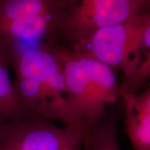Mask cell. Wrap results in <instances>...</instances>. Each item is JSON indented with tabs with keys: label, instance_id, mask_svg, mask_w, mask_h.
<instances>
[{
	"label": "cell",
	"instance_id": "1",
	"mask_svg": "<svg viewBox=\"0 0 150 150\" xmlns=\"http://www.w3.org/2000/svg\"><path fill=\"white\" fill-rule=\"evenodd\" d=\"M55 49L64 70L69 113L84 138L107 115L108 106L120 97L115 71L61 43Z\"/></svg>",
	"mask_w": 150,
	"mask_h": 150
},
{
	"label": "cell",
	"instance_id": "2",
	"mask_svg": "<svg viewBox=\"0 0 150 150\" xmlns=\"http://www.w3.org/2000/svg\"><path fill=\"white\" fill-rule=\"evenodd\" d=\"M55 47L29 51L16 60L11 65L16 75L13 86L22 106L35 117L74 127L67 106L64 70Z\"/></svg>",
	"mask_w": 150,
	"mask_h": 150
},
{
	"label": "cell",
	"instance_id": "3",
	"mask_svg": "<svg viewBox=\"0 0 150 150\" xmlns=\"http://www.w3.org/2000/svg\"><path fill=\"white\" fill-rule=\"evenodd\" d=\"M72 0H0V49L10 65L24 54L60 43L65 11Z\"/></svg>",
	"mask_w": 150,
	"mask_h": 150
},
{
	"label": "cell",
	"instance_id": "4",
	"mask_svg": "<svg viewBox=\"0 0 150 150\" xmlns=\"http://www.w3.org/2000/svg\"><path fill=\"white\" fill-rule=\"evenodd\" d=\"M70 48L115 71L121 70L125 78L150 51V11L102 28Z\"/></svg>",
	"mask_w": 150,
	"mask_h": 150
},
{
	"label": "cell",
	"instance_id": "5",
	"mask_svg": "<svg viewBox=\"0 0 150 150\" xmlns=\"http://www.w3.org/2000/svg\"><path fill=\"white\" fill-rule=\"evenodd\" d=\"M147 11L140 0H72L63 18L60 43L70 47L102 28Z\"/></svg>",
	"mask_w": 150,
	"mask_h": 150
},
{
	"label": "cell",
	"instance_id": "6",
	"mask_svg": "<svg viewBox=\"0 0 150 150\" xmlns=\"http://www.w3.org/2000/svg\"><path fill=\"white\" fill-rule=\"evenodd\" d=\"M83 136L72 127L20 119L0 125V150H81Z\"/></svg>",
	"mask_w": 150,
	"mask_h": 150
},
{
	"label": "cell",
	"instance_id": "7",
	"mask_svg": "<svg viewBox=\"0 0 150 150\" xmlns=\"http://www.w3.org/2000/svg\"><path fill=\"white\" fill-rule=\"evenodd\" d=\"M125 127L134 150H150V88L137 93H121Z\"/></svg>",
	"mask_w": 150,
	"mask_h": 150
},
{
	"label": "cell",
	"instance_id": "8",
	"mask_svg": "<svg viewBox=\"0 0 150 150\" xmlns=\"http://www.w3.org/2000/svg\"><path fill=\"white\" fill-rule=\"evenodd\" d=\"M119 115L108 112L98 125L84 137V150H121L117 139Z\"/></svg>",
	"mask_w": 150,
	"mask_h": 150
},
{
	"label": "cell",
	"instance_id": "9",
	"mask_svg": "<svg viewBox=\"0 0 150 150\" xmlns=\"http://www.w3.org/2000/svg\"><path fill=\"white\" fill-rule=\"evenodd\" d=\"M150 76V51L147 52L136 68L125 78L120 85V93H137L140 92Z\"/></svg>",
	"mask_w": 150,
	"mask_h": 150
},
{
	"label": "cell",
	"instance_id": "10",
	"mask_svg": "<svg viewBox=\"0 0 150 150\" xmlns=\"http://www.w3.org/2000/svg\"><path fill=\"white\" fill-rule=\"evenodd\" d=\"M140 2L143 5V6L147 9V10H149L150 7V0H140Z\"/></svg>",
	"mask_w": 150,
	"mask_h": 150
}]
</instances>
